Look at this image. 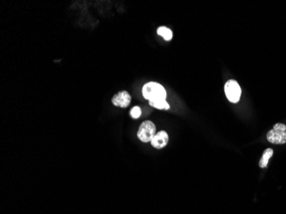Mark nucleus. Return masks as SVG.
<instances>
[{"label":"nucleus","instance_id":"1","mask_svg":"<svg viewBox=\"0 0 286 214\" xmlns=\"http://www.w3.org/2000/svg\"><path fill=\"white\" fill-rule=\"evenodd\" d=\"M142 95L148 101L166 100V91L162 85L157 82H150L142 87Z\"/></svg>","mask_w":286,"mask_h":214},{"label":"nucleus","instance_id":"2","mask_svg":"<svg viewBox=\"0 0 286 214\" xmlns=\"http://www.w3.org/2000/svg\"><path fill=\"white\" fill-rule=\"evenodd\" d=\"M267 140L270 143L283 145L286 143V126L283 124H276L267 135Z\"/></svg>","mask_w":286,"mask_h":214},{"label":"nucleus","instance_id":"3","mask_svg":"<svg viewBox=\"0 0 286 214\" xmlns=\"http://www.w3.org/2000/svg\"><path fill=\"white\" fill-rule=\"evenodd\" d=\"M156 135V126L153 122L144 121L139 128L137 136L139 140L142 142H149Z\"/></svg>","mask_w":286,"mask_h":214},{"label":"nucleus","instance_id":"4","mask_svg":"<svg viewBox=\"0 0 286 214\" xmlns=\"http://www.w3.org/2000/svg\"><path fill=\"white\" fill-rule=\"evenodd\" d=\"M225 93L230 102L236 104L241 98V87L235 80H229L225 85Z\"/></svg>","mask_w":286,"mask_h":214},{"label":"nucleus","instance_id":"5","mask_svg":"<svg viewBox=\"0 0 286 214\" xmlns=\"http://www.w3.org/2000/svg\"><path fill=\"white\" fill-rule=\"evenodd\" d=\"M112 104L115 106H119L122 108H126L131 101V96L127 91H121L112 98Z\"/></svg>","mask_w":286,"mask_h":214},{"label":"nucleus","instance_id":"6","mask_svg":"<svg viewBox=\"0 0 286 214\" xmlns=\"http://www.w3.org/2000/svg\"><path fill=\"white\" fill-rule=\"evenodd\" d=\"M169 142L168 134L166 131H160L156 133V135L154 136V138L151 141V144L156 149H161L167 145Z\"/></svg>","mask_w":286,"mask_h":214},{"label":"nucleus","instance_id":"7","mask_svg":"<svg viewBox=\"0 0 286 214\" xmlns=\"http://www.w3.org/2000/svg\"><path fill=\"white\" fill-rule=\"evenodd\" d=\"M273 155H274V150L272 148H267L263 154H262V157L261 158V160H260V167L261 168H266L268 166L269 160L273 157Z\"/></svg>","mask_w":286,"mask_h":214},{"label":"nucleus","instance_id":"8","mask_svg":"<svg viewBox=\"0 0 286 214\" xmlns=\"http://www.w3.org/2000/svg\"><path fill=\"white\" fill-rule=\"evenodd\" d=\"M148 102H149V106L154 108L159 109V110H169L171 108L166 100H154V101H148Z\"/></svg>","mask_w":286,"mask_h":214},{"label":"nucleus","instance_id":"9","mask_svg":"<svg viewBox=\"0 0 286 214\" xmlns=\"http://www.w3.org/2000/svg\"><path fill=\"white\" fill-rule=\"evenodd\" d=\"M157 33L160 35V36L163 37L164 39H166V41H170L172 40V32L171 29H169L168 27H160L158 29H157Z\"/></svg>","mask_w":286,"mask_h":214},{"label":"nucleus","instance_id":"10","mask_svg":"<svg viewBox=\"0 0 286 214\" xmlns=\"http://www.w3.org/2000/svg\"><path fill=\"white\" fill-rule=\"evenodd\" d=\"M141 115H142V110L139 106H135L130 110V116L134 119H137V118H140Z\"/></svg>","mask_w":286,"mask_h":214}]
</instances>
